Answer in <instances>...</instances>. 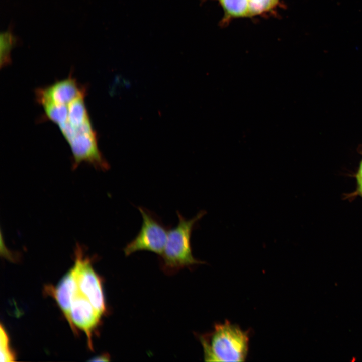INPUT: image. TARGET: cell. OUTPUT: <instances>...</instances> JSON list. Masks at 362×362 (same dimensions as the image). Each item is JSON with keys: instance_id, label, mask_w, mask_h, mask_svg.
I'll use <instances>...</instances> for the list:
<instances>
[{"instance_id": "1", "label": "cell", "mask_w": 362, "mask_h": 362, "mask_svg": "<svg viewBox=\"0 0 362 362\" xmlns=\"http://www.w3.org/2000/svg\"><path fill=\"white\" fill-rule=\"evenodd\" d=\"M206 361H244L248 351V333L226 321L200 337Z\"/></svg>"}, {"instance_id": "2", "label": "cell", "mask_w": 362, "mask_h": 362, "mask_svg": "<svg viewBox=\"0 0 362 362\" xmlns=\"http://www.w3.org/2000/svg\"><path fill=\"white\" fill-rule=\"evenodd\" d=\"M204 210L199 212L190 219L178 211L177 225L168 231L166 244L160 255L162 266L168 273L195 264L202 263L193 255L191 243V235L198 221L204 216Z\"/></svg>"}, {"instance_id": "3", "label": "cell", "mask_w": 362, "mask_h": 362, "mask_svg": "<svg viewBox=\"0 0 362 362\" xmlns=\"http://www.w3.org/2000/svg\"><path fill=\"white\" fill-rule=\"evenodd\" d=\"M138 209L142 217L141 228L137 236L124 248L126 256L138 251H149L159 255L163 252L170 226L163 224L153 212L142 206Z\"/></svg>"}, {"instance_id": "4", "label": "cell", "mask_w": 362, "mask_h": 362, "mask_svg": "<svg viewBox=\"0 0 362 362\" xmlns=\"http://www.w3.org/2000/svg\"><path fill=\"white\" fill-rule=\"evenodd\" d=\"M75 253L72 268L79 291L102 315L106 311V305L100 278L94 270L89 260L83 256L80 246L77 245Z\"/></svg>"}, {"instance_id": "5", "label": "cell", "mask_w": 362, "mask_h": 362, "mask_svg": "<svg viewBox=\"0 0 362 362\" xmlns=\"http://www.w3.org/2000/svg\"><path fill=\"white\" fill-rule=\"evenodd\" d=\"M67 142L72 153L73 169L82 162L102 171L109 169L108 163L98 148L97 134L94 129L77 131Z\"/></svg>"}, {"instance_id": "6", "label": "cell", "mask_w": 362, "mask_h": 362, "mask_svg": "<svg viewBox=\"0 0 362 362\" xmlns=\"http://www.w3.org/2000/svg\"><path fill=\"white\" fill-rule=\"evenodd\" d=\"M86 88L70 76L36 91V100L42 106L49 104L68 105L75 99L85 96Z\"/></svg>"}, {"instance_id": "7", "label": "cell", "mask_w": 362, "mask_h": 362, "mask_svg": "<svg viewBox=\"0 0 362 362\" xmlns=\"http://www.w3.org/2000/svg\"><path fill=\"white\" fill-rule=\"evenodd\" d=\"M102 315L80 292L74 297L71 307L69 325L73 331L74 325L86 334L89 347L92 349L93 331L100 322Z\"/></svg>"}, {"instance_id": "8", "label": "cell", "mask_w": 362, "mask_h": 362, "mask_svg": "<svg viewBox=\"0 0 362 362\" xmlns=\"http://www.w3.org/2000/svg\"><path fill=\"white\" fill-rule=\"evenodd\" d=\"M79 292L72 268L64 276L57 286L52 290V296L55 299L69 324L72 303Z\"/></svg>"}, {"instance_id": "9", "label": "cell", "mask_w": 362, "mask_h": 362, "mask_svg": "<svg viewBox=\"0 0 362 362\" xmlns=\"http://www.w3.org/2000/svg\"><path fill=\"white\" fill-rule=\"evenodd\" d=\"M84 97L77 98L68 104V117L66 122L74 127L79 126L90 120L84 103Z\"/></svg>"}, {"instance_id": "10", "label": "cell", "mask_w": 362, "mask_h": 362, "mask_svg": "<svg viewBox=\"0 0 362 362\" xmlns=\"http://www.w3.org/2000/svg\"><path fill=\"white\" fill-rule=\"evenodd\" d=\"M225 12L230 16L249 15L248 0H219Z\"/></svg>"}, {"instance_id": "11", "label": "cell", "mask_w": 362, "mask_h": 362, "mask_svg": "<svg viewBox=\"0 0 362 362\" xmlns=\"http://www.w3.org/2000/svg\"><path fill=\"white\" fill-rule=\"evenodd\" d=\"M42 106L46 116L58 126L67 120L68 105L49 104Z\"/></svg>"}, {"instance_id": "12", "label": "cell", "mask_w": 362, "mask_h": 362, "mask_svg": "<svg viewBox=\"0 0 362 362\" xmlns=\"http://www.w3.org/2000/svg\"><path fill=\"white\" fill-rule=\"evenodd\" d=\"M15 38L9 32L2 33L1 35L0 64L5 66L9 64L10 60V52L15 44Z\"/></svg>"}, {"instance_id": "13", "label": "cell", "mask_w": 362, "mask_h": 362, "mask_svg": "<svg viewBox=\"0 0 362 362\" xmlns=\"http://www.w3.org/2000/svg\"><path fill=\"white\" fill-rule=\"evenodd\" d=\"M1 361L7 362L14 361L15 355L9 346V341L8 335L1 326Z\"/></svg>"}, {"instance_id": "14", "label": "cell", "mask_w": 362, "mask_h": 362, "mask_svg": "<svg viewBox=\"0 0 362 362\" xmlns=\"http://www.w3.org/2000/svg\"><path fill=\"white\" fill-rule=\"evenodd\" d=\"M278 0H248L249 15L266 12L276 4Z\"/></svg>"}, {"instance_id": "15", "label": "cell", "mask_w": 362, "mask_h": 362, "mask_svg": "<svg viewBox=\"0 0 362 362\" xmlns=\"http://www.w3.org/2000/svg\"><path fill=\"white\" fill-rule=\"evenodd\" d=\"M359 197L362 198V179L356 180V188L354 191L345 194L344 198L349 200H353L354 198Z\"/></svg>"}, {"instance_id": "16", "label": "cell", "mask_w": 362, "mask_h": 362, "mask_svg": "<svg viewBox=\"0 0 362 362\" xmlns=\"http://www.w3.org/2000/svg\"><path fill=\"white\" fill-rule=\"evenodd\" d=\"M355 180L362 179V157L359 163L356 172L354 174Z\"/></svg>"}, {"instance_id": "17", "label": "cell", "mask_w": 362, "mask_h": 362, "mask_svg": "<svg viewBox=\"0 0 362 362\" xmlns=\"http://www.w3.org/2000/svg\"><path fill=\"white\" fill-rule=\"evenodd\" d=\"M109 357L108 355H101L98 357H97L93 359H92L91 361H108L109 360Z\"/></svg>"}]
</instances>
